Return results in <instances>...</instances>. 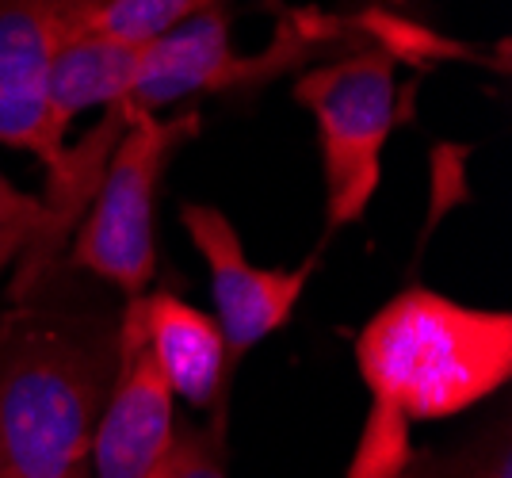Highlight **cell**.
<instances>
[{
  "label": "cell",
  "instance_id": "6da1fadb",
  "mask_svg": "<svg viewBox=\"0 0 512 478\" xmlns=\"http://www.w3.org/2000/svg\"><path fill=\"white\" fill-rule=\"evenodd\" d=\"M356 371L371 402L344 478H402L417 421H448L509 383L512 314L406 287L356 333Z\"/></svg>",
  "mask_w": 512,
  "mask_h": 478
},
{
  "label": "cell",
  "instance_id": "7a4b0ae2",
  "mask_svg": "<svg viewBox=\"0 0 512 478\" xmlns=\"http://www.w3.org/2000/svg\"><path fill=\"white\" fill-rule=\"evenodd\" d=\"M119 360L100 314L20 306L0 322V478H88Z\"/></svg>",
  "mask_w": 512,
  "mask_h": 478
},
{
  "label": "cell",
  "instance_id": "3957f363",
  "mask_svg": "<svg viewBox=\"0 0 512 478\" xmlns=\"http://www.w3.org/2000/svg\"><path fill=\"white\" fill-rule=\"evenodd\" d=\"M199 111L134 115L107 157L85 215L73 226L69 261L127 299L146 295L157 272V192L172 157L192 146Z\"/></svg>",
  "mask_w": 512,
  "mask_h": 478
},
{
  "label": "cell",
  "instance_id": "277c9868",
  "mask_svg": "<svg viewBox=\"0 0 512 478\" xmlns=\"http://www.w3.org/2000/svg\"><path fill=\"white\" fill-rule=\"evenodd\" d=\"M398 58L371 43L295 77V100L318 127L329 238L360 222L379 192L383 146L398 127Z\"/></svg>",
  "mask_w": 512,
  "mask_h": 478
},
{
  "label": "cell",
  "instance_id": "5b68a950",
  "mask_svg": "<svg viewBox=\"0 0 512 478\" xmlns=\"http://www.w3.org/2000/svg\"><path fill=\"white\" fill-rule=\"evenodd\" d=\"M111 0H0V146L62 169L65 131L50 111V66Z\"/></svg>",
  "mask_w": 512,
  "mask_h": 478
},
{
  "label": "cell",
  "instance_id": "8992f818",
  "mask_svg": "<svg viewBox=\"0 0 512 478\" xmlns=\"http://www.w3.org/2000/svg\"><path fill=\"white\" fill-rule=\"evenodd\" d=\"M180 226L188 230L195 253L207 264L214 299V322L226 341L230 371L253 352L260 341L291 322L302 291L314 280V261L295 268H260L249 261L237 226L214 203H184Z\"/></svg>",
  "mask_w": 512,
  "mask_h": 478
},
{
  "label": "cell",
  "instance_id": "52a82bcc",
  "mask_svg": "<svg viewBox=\"0 0 512 478\" xmlns=\"http://www.w3.org/2000/svg\"><path fill=\"white\" fill-rule=\"evenodd\" d=\"M172 391L146 352L138 322L123 310L119 318V360L96 417L88 478H153L157 463L176 440Z\"/></svg>",
  "mask_w": 512,
  "mask_h": 478
},
{
  "label": "cell",
  "instance_id": "ba28073f",
  "mask_svg": "<svg viewBox=\"0 0 512 478\" xmlns=\"http://www.w3.org/2000/svg\"><path fill=\"white\" fill-rule=\"evenodd\" d=\"M260 85H268L260 58L237 54L230 43V12L211 8L142 46L130 92L111 108H119L127 119L161 115L199 92H245Z\"/></svg>",
  "mask_w": 512,
  "mask_h": 478
},
{
  "label": "cell",
  "instance_id": "9c48e42d",
  "mask_svg": "<svg viewBox=\"0 0 512 478\" xmlns=\"http://www.w3.org/2000/svg\"><path fill=\"white\" fill-rule=\"evenodd\" d=\"M123 310L138 322L146 352L169 383L172 398H184L195 410H214V429L222 433L234 371L218 322L172 291H146L138 299H127Z\"/></svg>",
  "mask_w": 512,
  "mask_h": 478
},
{
  "label": "cell",
  "instance_id": "30bf717a",
  "mask_svg": "<svg viewBox=\"0 0 512 478\" xmlns=\"http://www.w3.org/2000/svg\"><path fill=\"white\" fill-rule=\"evenodd\" d=\"M138 58H142V46L104 35L100 27L77 31L54 54V66H50V111L58 127L69 131V123L81 111L119 104L138 73Z\"/></svg>",
  "mask_w": 512,
  "mask_h": 478
},
{
  "label": "cell",
  "instance_id": "8fae6325",
  "mask_svg": "<svg viewBox=\"0 0 512 478\" xmlns=\"http://www.w3.org/2000/svg\"><path fill=\"white\" fill-rule=\"evenodd\" d=\"M222 4L226 0H111L92 27H100L104 35H115L123 43L146 46L150 39L172 31L176 23L222 8Z\"/></svg>",
  "mask_w": 512,
  "mask_h": 478
},
{
  "label": "cell",
  "instance_id": "7c38bea8",
  "mask_svg": "<svg viewBox=\"0 0 512 478\" xmlns=\"http://www.w3.org/2000/svg\"><path fill=\"white\" fill-rule=\"evenodd\" d=\"M43 230V199L16 188L0 173V272L23 257V249Z\"/></svg>",
  "mask_w": 512,
  "mask_h": 478
},
{
  "label": "cell",
  "instance_id": "4fadbf2b",
  "mask_svg": "<svg viewBox=\"0 0 512 478\" xmlns=\"http://www.w3.org/2000/svg\"><path fill=\"white\" fill-rule=\"evenodd\" d=\"M153 478H230L218 429H176V440Z\"/></svg>",
  "mask_w": 512,
  "mask_h": 478
},
{
  "label": "cell",
  "instance_id": "5bb4252c",
  "mask_svg": "<svg viewBox=\"0 0 512 478\" xmlns=\"http://www.w3.org/2000/svg\"><path fill=\"white\" fill-rule=\"evenodd\" d=\"M417 478H512V452L509 440L501 436L497 444H486L482 452H470L463 459H436L428 452L413 456Z\"/></svg>",
  "mask_w": 512,
  "mask_h": 478
},
{
  "label": "cell",
  "instance_id": "9a60e30c",
  "mask_svg": "<svg viewBox=\"0 0 512 478\" xmlns=\"http://www.w3.org/2000/svg\"><path fill=\"white\" fill-rule=\"evenodd\" d=\"M402 478H417V471H413V463L406 467V475H402Z\"/></svg>",
  "mask_w": 512,
  "mask_h": 478
}]
</instances>
